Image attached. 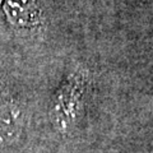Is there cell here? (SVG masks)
I'll use <instances>...</instances> for the list:
<instances>
[{
	"label": "cell",
	"instance_id": "7a4b0ae2",
	"mask_svg": "<svg viewBox=\"0 0 153 153\" xmlns=\"http://www.w3.org/2000/svg\"><path fill=\"white\" fill-rule=\"evenodd\" d=\"M25 116L19 105L5 94H0V146L17 139L23 129Z\"/></svg>",
	"mask_w": 153,
	"mask_h": 153
},
{
	"label": "cell",
	"instance_id": "6da1fadb",
	"mask_svg": "<svg viewBox=\"0 0 153 153\" xmlns=\"http://www.w3.org/2000/svg\"><path fill=\"white\" fill-rule=\"evenodd\" d=\"M88 75L84 69H76L66 76L57 89L51 106L52 124L57 131L65 134L75 126L84 105Z\"/></svg>",
	"mask_w": 153,
	"mask_h": 153
},
{
	"label": "cell",
	"instance_id": "3957f363",
	"mask_svg": "<svg viewBox=\"0 0 153 153\" xmlns=\"http://www.w3.org/2000/svg\"><path fill=\"white\" fill-rule=\"evenodd\" d=\"M5 12L17 26L30 27L40 19V9L36 0H7Z\"/></svg>",
	"mask_w": 153,
	"mask_h": 153
}]
</instances>
